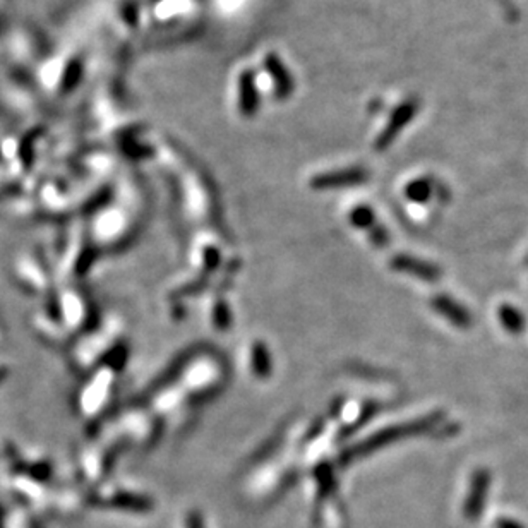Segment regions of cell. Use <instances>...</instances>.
I'll return each mask as SVG.
<instances>
[{
    "label": "cell",
    "instance_id": "cell-7",
    "mask_svg": "<svg viewBox=\"0 0 528 528\" xmlns=\"http://www.w3.org/2000/svg\"><path fill=\"white\" fill-rule=\"evenodd\" d=\"M256 108H258V90H256V83L251 72H246L240 79V110L249 117L254 114Z\"/></svg>",
    "mask_w": 528,
    "mask_h": 528
},
{
    "label": "cell",
    "instance_id": "cell-13",
    "mask_svg": "<svg viewBox=\"0 0 528 528\" xmlns=\"http://www.w3.org/2000/svg\"><path fill=\"white\" fill-rule=\"evenodd\" d=\"M7 378H9V369H7L6 364L0 362V386H2V383H6Z\"/></svg>",
    "mask_w": 528,
    "mask_h": 528
},
{
    "label": "cell",
    "instance_id": "cell-4",
    "mask_svg": "<svg viewBox=\"0 0 528 528\" xmlns=\"http://www.w3.org/2000/svg\"><path fill=\"white\" fill-rule=\"evenodd\" d=\"M393 268L398 271H403V273L417 276V278L424 280V282H438L441 278V270H439L436 264H431L427 261H422V259L412 258V256H396L393 259Z\"/></svg>",
    "mask_w": 528,
    "mask_h": 528
},
{
    "label": "cell",
    "instance_id": "cell-6",
    "mask_svg": "<svg viewBox=\"0 0 528 528\" xmlns=\"http://www.w3.org/2000/svg\"><path fill=\"white\" fill-rule=\"evenodd\" d=\"M499 321H501L503 328L508 331V333L518 336L522 335L523 331L527 330V319L525 316L522 314L515 306H510V304H503L499 307Z\"/></svg>",
    "mask_w": 528,
    "mask_h": 528
},
{
    "label": "cell",
    "instance_id": "cell-1",
    "mask_svg": "<svg viewBox=\"0 0 528 528\" xmlns=\"http://www.w3.org/2000/svg\"><path fill=\"white\" fill-rule=\"evenodd\" d=\"M441 420V414H432L427 415V417L419 419V420H412V422H405V424H398V426L390 427V429H384L379 432V434L372 436L371 439H367L362 446L359 448V453H366V451H372L378 450V448L386 446V444L398 441V439H405L410 438V436H419V434H426L431 429H434L436 426Z\"/></svg>",
    "mask_w": 528,
    "mask_h": 528
},
{
    "label": "cell",
    "instance_id": "cell-12",
    "mask_svg": "<svg viewBox=\"0 0 528 528\" xmlns=\"http://www.w3.org/2000/svg\"><path fill=\"white\" fill-rule=\"evenodd\" d=\"M496 528H525V527L511 518H499L498 522H496Z\"/></svg>",
    "mask_w": 528,
    "mask_h": 528
},
{
    "label": "cell",
    "instance_id": "cell-5",
    "mask_svg": "<svg viewBox=\"0 0 528 528\" xmlns=\"http://www.w3.org/2000/svg\"><path fill=\"white\" fill-rule=\"evenodd\" d=\"M367 179V174L362 168H352L345 172H335V174H324L312 180V187L316 189H331V187H345L355 186V184L364 182Z\"/></svg>",
    "mask_w": 528,
    "mask_h": 528
},
{
    "label": "cell",
    "instance_id": "cell-3",
    "mask_svg": "<svg viewBox=\"0 0 528 528\" xmlns=\"http://www.w3.org/2000/svg\"><path fill=\"white\" fill-rule=\"evenodd\" d=\"M431 304L432 309L441 314L443 318H446L453 326L462 328V330L472 326V314L455 299L448 297V295H438L431 300Z\"/></svg>",
    "mask_w": 528,
    "mask_h": 528
},
{
    "label": "cell",
    "instance_id": "cell-14",
    "mask_svg": "<svg viewBox=\"0 0 528 528\" xmlns=\"http://www.w3.org/2000/svg\"><path fill=\"white\" fill-rule=\"evenodd\" d=\"M527 263H528V258H527Z\"/></svg>",
    "mask_w": 528,
    "mask_h": 528
},
{
    "label": "cell",
    "instance_id": "cell-9",
    "mask_svg": "<svg viewBox=\"0 0 528 528\" xmlns=\"http://www.w3.org/2000/svg\"><path fill=\"white\" fill-rule=\"evenodd\" d=\"M407 194H408V198L414 199V201L424 203L429 199L431 186L427 182H424V180H419V182H414L410 187H408Z\"/></svg>",
    "mask_w": 528,
    "mask_h": 528
},
{
    "label": "cell",
    "instance_id": "cell-11",
    "mask_svg": "<svg viewBox=\"0 0 528 528\" xmlns=\"http://www.w3.org/2000/svg\"><path fill=\"white\" fill-rule=\"evenodd\" d=\"M371 220H372V215H371V211H369V210H364V208H362V210H355L354 222L357 223L359 227H360V225H362V227H367V223H369Z\"/></svg>",
    "mask_w": 528,
    "mask_h": 528
},
{
    "label": "cell",
    "instance_id": "cell-10",
    "mask_svg": "<svg viewBox=\"0 0 528 528\" xmlns=\"http://www.w3.org/2000/svg\"><path fill=\"white\" fill-rule=\"evenodd\" d=\"M254 371L258 372L259 376L263 378V374L266 376L268 372H270V359H268V354L266 350H264V347L261 345H256L254 348Z\"/></svg>",
    "mask_w": 528,
    "mask_h": 528
},
{
    "label": "cell",
    "instance_id": "cell-8",
    "mask_svg": "<svg viewBox=\"0 0 528 528\" xmlns=\"http://www.w3.org/2000/svg\"><path fill=\"white\" fill-rule=\"evenodd\" d=\"M266 67H268V71L271 72V78L275 79L276 86H278L280 95L287 96L288 93H290V90L294 88V81H292L290 76L287 74L285 67L282 66L280 59H276V57H273V55H270V57L266 59Z\"/></svg>",
    "mask_w": 528,
    "mask_h": 528
},
{
    "label": "cell",
    "instance_id": "cell-2",
    "mask_svg": "<svg viewBox=\"0 0 528 528\" xmlns=\"http://www.w3.org/2000/svg\"><path fill=\"white\" fill-rule=\"evenodd\" d=\"M491 489V474L487 468H477L470 479V489H468L463 513L468 520H477L486 508L487 496Z\"/></svg>",
    "mask_w": 528,
    "mask_h": 528
}]
</instances>
